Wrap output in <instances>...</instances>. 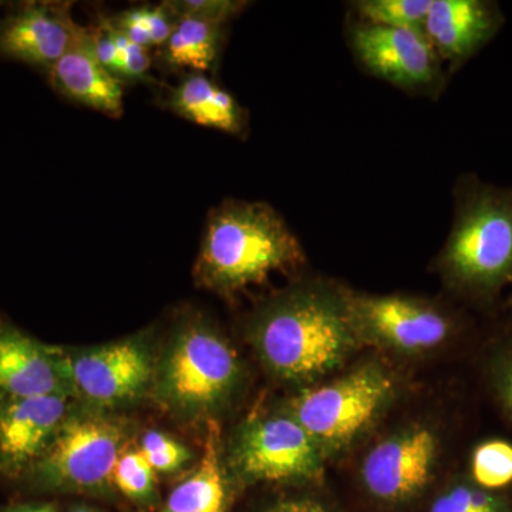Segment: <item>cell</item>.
Returning <instances> with one entry per match:
<instances>
[{
    "instance_id": "cell-27",
    "label": "cell",
    "mask_w": 512,
    "mask_h": 512,
    "mask_svg": "<svg viewBox=\"0 0 512 512\" xmlns=\"http://www.w3.org/2000/svg\"><path fill=\"white\" fill-rule=\"evenodd\" d=\"M113 29L117 49H119L117 77L123 83L153 82V77L150 76V69L153 67L154 62L151 50L147 49V47L134 45L126 36L121 35L114 26Z\"/></svg>"
},
{
    "instance_id": "cell-9",
    "label": "cell",
    "mask_w": 512,
    "mask_h": 512,
    "mask_svg": "<svg viewBox=\"0 0 512 512\" xmlns=\"http://www.w3.org/2000/svg\"><path fill=\"white\" fill-rule=\"evenodd\" d=\"M353 325L363 346L421 356L446 345L453 322L433 303L413 296L349 292Z\"/></svg>"
},
{
    "instance_id": "cell-7",
    "label": "cell",
    "mask_w": 512,
    "mask_h": 512,
    "mask_svg": "<svg viewBox=\"0 0 512 512\" xmlns=\"http://www.w3.org/2000/svg\"><path fill=\"white\" fill-rule=\"evenodd\" d=\"M448 281L491 292L512 279V198L487 194L468 204L441 255Z\"/></svg>"
},
{
    "instance_id": "cell-3",
    "label": "cell",
    "mask_w": 512,
    "mask_h": 512,
    "mask_svg": "<svg viewBox=\"0 0 512 512\" xmlns=\"http://www.w3.org/2000/svg\"><path fill=\"white\" fill-rule=\"evenodd\" d=\"M244 383V366L227 336L201 313H188L156 362L151 394L183 421L217 419Z\"/></svg>"
},
{
    "instance_id": "cell-6",
    "label": "cell",
    "mask_w": 512,
    "mask_h": 512,
    "mask_svg": "<svg viewBox=\"0 0 512 512\" xmlns=\"http://www.w3.org/2000/svg\"><path fill=\"white\" fill-rule=\"evenodd\" d=\"M326 461L311 434L284 409L248 417L225 456L241 484L311 483L323 477Z\"/></svg>"
},
{
    "instance_id": "cell-15",
    "label": "cell",
    "mask_w": 512,
    "mask_h": 512,
    "mask_svg": "<svg viewBox=\"0 0 512 512\" xmlns=\"http://www.w3.org/2000/svg\"><path fill=\"white\" fill-rule=\"evenodd\" d=\"M46 79L64 99L113 119L123 116L124 83L97 60L89 26H83L82 33L49 70Z\"/></svg>"
},
{
    "instance_id": "cell-23",
    "label": "cell",
    "mask_w": 512,
    "mask_h": 512,
    "mask_svg": "<svg viewBox=\"0 0 512 512\" xmlns=\"http://www.w3.org/2000/svg\"><path fill=\"white\" fill-rule=\"evenodd\" d=\"M471 480L485 490L498 491L512 483V446L504 440L480 444L471 457Z\"/></svg>"
},
{
    "instance_id": "cell-25",
    "label": "cell",
    "mask_w": 512,
    "mask_h": 512,
    "mask_svg": "<svg viewBox=\"0 0 512 512\" xmlns=\"http://www.w3.org/2000/svg\"><path fill=\"white\" fill-rule=\"evenodd\" d=\"M138 448L156 473H175L191 460L190 448L157 430L147 431Z\"/></svg>"
},
{
    "instance_id": "cell-10",
    "label": "cell",
    "mask_w": 512,
    "mask_h": 512,
    "mask_svg": "<svg viewBox=\"0 0 512 512\" xmlns=\"http://www.w3.org/2000/svg\"><path fill=\"white\" fill-rule=\"evenodd\" d=\"M440 456L439 430L414 421L369 448L360 464V481L366 493L379 503H412L433 483Z\"/></svg>"
},
{
    "instance_id": "cell-32",
    "label": "cell",
    "mask_w": 512,
    "mask_h": 512,
    "mask_svg": "<svg viewBox=\"0 0 512 512\" xmlns=\"http://www.w3.org/2000/svg\"><path fill=\"white\" fill-rule=\"evenodd\" d=\"M3 5H6V3L0 2V10H2ZM0 15H2V13H0Z\"/></svg>"
},
{
    "instance_id": "cell-20",
    "label": "cell",
    "mask_w": 512,
    "mask_h": 512,
    "mask_svg": "<svg viewBox=\"0 0 512 512\" xmlns=\"http://www.w3.org/2000/svg\"><path fill=\"white\" fill-rule=\"evenodd\" d=\"M109 20L131 43L150 50L163 47L177 23V18L165 2L134 6L111 16Z\"/></svg>"
},
{
    "instance_id": "cell-31",
    "label": "cell",
    "mask_w": 512,
    "mask_h": 512,
    "mask_svg": "<svg viewBox=\"0 0 512 512\" xmlns=\"http://www.w3.org/2000/svg\"><path fill=\"white\" fill-rule=\"evenodd\" d=\"M72 512H97V511L92 510V508L77 507V508H74V510Z\"/></svg>"
},
{
    "instance_id": "cell-16",
    "label": "cell",
    "mask_w": 512,
    "mask_h": 512,
    "mask_svg": "<svg viewBox=\"0 0 512 512\" xmlns=\"http://www.w3.org/2000/svg\"><path fill=\"white\" fill-rule=\"evenodd\" d=\"M497 12L481 0H433L424 36L441 59L460 63L493 36Z\"/></svg>"
},
{
    "instance_id": "cell-13",
    "label": "cell",
    "mask_w": 512,
    "mask_h": 512,
    "mask_svg": "<svg viewBox=\"0 0 512 512\" xmlns=\"http://www.w3.org/2000/svg\"><path fill=\"white\" fill-rule=\"evenodd\" d=\"M353 52L373 76L407 90L436 82L440 57L419 32L362 23L352 30Z\"/></svg>"
},
{
    "instance_id": "cell-12",
    "label": "cell",
    "mask_w": 512,
    "mask_h": 512,
    "mask_svg": "<svg viewBox=\"0 0 512 512\" xmlns=\"http://www.w3.org/2000/svg\"><path fill=\"white\" fill-rule=\"evenodd\" d=\"M66 394L0 396V476H25L74 407Z\"/></svg>"
},
{
    "instance_id": "cell-19",
    "label": "cell",
    "mask_w": 512,
    "mask_h": 512,
    "mask_svg": "<svg viewBox=\"0 0 512 512\" xmlns=\"http://www.w3.org/2000/svg\"><path fill=\"white\" fill-rule=\"evenodd\" d=\"M224 32L218 23L177 18L173 33L157 50V62L165 72H208L220 55Z\"/></svg>"
},
{
    "instance_id": "cell-21",
    "label": "cell",
    "mask_w": 512,
    "mask_h": 512,
    "mask_svg": "<svg viewBox=\"0 0 512 512\" xmlns=\"http://www.w3.org/2000/svg\"><path fill=\"white\" fill-rule=\"evenodd\" d=\"M433 0H362L355 8L370 25L407 29L424 35L427 13Z\"/></svg>"
},
{
    "instance_id": "cell-18",
    "label": "cell",
    "mask_w": 512,
    "mask_h": 512,
    "mask_svg": "<svg viewBox=\"0 0 512 512\" xmlns=\"http://www.w3.org/2000/svg\"><path fill=\"white\" fill-rule=\"evenodd\" d=\"M164 106L197 126L239 136L245 128L244 110L235 97L204 73H187L168 87Z\"/></svg>"
},
{
    "instance_id": "cell-30",
    "label": "cell",
    "mask_w": 512,
    "mask_h": 512,
    "mask_svg": "<svg viewBox=\"0 0 512 512\" xmlns=\"http://www.w3.org/2000/svg\"><path fill=\"white\" fill-rule=\"evenodd\" d=\"M0 512H57L52 504L45 503H23L9 505Z\"/></svg>"
},
{
    "instance_id": "cell-17",
    "label": "cell",
    "mask_w": 512,
    "mask_h": 512,
    "mask_svg": "<svg viewBox=\"0 0 512 512\" xmlns=\"http://www.w3.org/2000/svg\"><path fill=\"white\" fill-rule=\"evenodd\" d=\"M205 430L201 460L191 476L171 491L161 512H228V468L220 421H207Z\"/></svg>"
},
{
    "instance_id": "cell-5",
    "label": "cell",
    "mask_w": 512,
    "mask_h": 512,
    "mask_svg": "<svg viewBox=\"0 0 512 512\" xmlns=\"http://www.w3.org/2000/svg\"><path fill=\"white\" fill-rule=\"evenodd\" d=\"M127 429L109 412L76 404L49 446L25 473L32 487L62 493L104 494L113 485Z\"/></svg>"
},
{
    "instance_id": "cell-8",
    "label": "cell",
    "mask_w": 512,
    "mask_h": 512,
    "mask_svg": "<svg viewBox=\"0 0 512 512\" xmlns=\"http://www.w3.org/2000/svg\"><path fill=\"white\" fill-rule=\"evenodd\" d=\"M62 360L73 399L103 412L151 393L157 362L150 343L138 336L77 352L62 349Z\"/></svg>"
},
{
    "instance_id": "cell-2",
    "label": "cell",
    "mask_w": 512,
    "mask_h": 512,
    "mask_svg": "<svg viewBox=\"0 0 512 512\" xmlns=\"http://www.w3.org/2000/svg\"><path fill=\"white\" fill-rule=\"evenodd\" d=\"M303 262L301 242L271 205L229 200L208 215L192 274L200 288L229 298Z\"/></svg>"
},
{
    "instance_id": "cell-29",
    "label": "cell",
    "mask_w": 512,
    "mask_h": 512,
    "mask_svg": "<svg viewBox=\"0 0 512 512\" xmlns=\"http://www.w3.org/2000/svg\"><path fill=\"white\" fill-rule=\"evenodd\" d=\"M264 512H333L329 505L311 495H293L269 505Z\"/></svg>"
},
{
    "instance_id": "cell-22",
    "label": "cell",
    "mask_w": 512,
    "mask_h": 512,
    "mask_svg": "<svg viewBox=\"0 0 512 512\" xmlns=\"http://www.w3.org/2000/svg\"><path fill=\"white\" fill-rule=\"evenodd\" d=\"M430 512H512V503L507 495L485 490L470 478L448 485Z\"/></svg>"
},
{
    "instance_id": "cell-28",
    "label": "cell",
    "mask_w": 512,
    "mask_h": 512,
    "mask_svg": "<svg viewBox=\"0 0 512 512\" xmlns=\"http://www.w3.org/2000/svg\"><path fill=\"white\" fill-rule=\"evenodd\" d=\"M488 376L495 397L512 420V346L494 355Z\"/></svg>"
},
{
    "instance_id": "cell-26",
    "label": "cell",
    "mask_w": 512,
    "mask_h": 512,
    "mask_svg": "<svg viewBox=\"0 0 512 512\" xmlns=\"http://www.w3.org/2000/svg\"><path fill=\"white\" fill-rule=\"evenodd\" d=\"M165 3L175 18L207 20L222 26H227L229 20L241 15L249 5L242 0H171Z\"/></svg>"
},
{
    "instance_id": "cell-11",
    "label": "cell",
    "mask_w": 512,
    "mask_h": 512,
    "mask_svg": "<svg viewBox=\"0 0 512 512\" xmlns=\"http://www.w3.org/2000/svg\"><path fill=\"white\" fill-rule=\"evenodd\" d=\"M72 2L28 0L0 15V59L46 74L82 33Z\"/></svg>"
},
{
    "instance_id": "cell-14",
    "label": "cell",
    "mask_w": 512,
    "mask_h": 512,
    "mask_svg": "<svg viewBox=\"0 0 512 512\" xmlns=\"http://www.w3.org/2000/svg\"><path fill=\"white\" fill-rule=\"evenodd\" d=\"M52 394L72 397L62 349L43 345L15 326L0 322V396Z\"/></svg>"
},
{
    "instance_id": "cell-24",
    "label": "cell",
    "mask_w": 512,
    "mask_h": 512,
    "mask_svg": "<svg viewBox=\"0 0 512 512\" xmlns=\"http://www.w3.org/2000/svg\"><path fill=\"white\" fill-rule=\"evenodd\" d=\"M156 471L140 448H124L113 473V487L128 500L148 503L156 493Z\"/></svg>"
},
{
    "instance_id": "cell-1",
    "label": "cell",
    "mask_w": 512,
    "mask_h": 512,
    "mask_svg": "<svg viewBox=\"0 0 512 512\" xmlns=\"http://www.w3.org/2000/svg\"><path fill=\"white\" fill-rule=\"evenodd\" d=\"M248 339L269 375L299 389L328 379L363 346L349 292L325 284L293 286L262 303Z\"/></svg>"
},
{
    "instance_id": "cell-4",
    "label": "cell",
    "mask_w": 512,
    "mask_h": 512,
    "mask_svg": "<svg viewBox=\"0 0 512 512\" xmlns=\"http://www.w3.org/2000/svg\"><path fill=\"white\" fill-rule=\"evenodd\" d=\"M400 390L402 383L394 370L370 359L299 390L284 410L311 434L329 460L362 440L392 409Z\"/></svg>"
}]
</instances>
